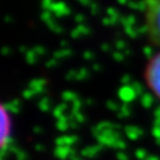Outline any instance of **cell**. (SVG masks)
Wrapping results in <instances>:
<instances>
[{
    "mask_svg": "<svg viewBox=\"0 0 160 160\" xmlns=\"http://www.w3.org/2000/svg\"><path fill=\"white\" fill-rule=\"evenodd\" d=\"M146 33L152 44L160 48V0H140Z\"/></svg>",
    "mask_w": 160,
    "mask_h": 160,
    "instance_id": "1",
    "label": "cell"
},
{
    "mask_svg": "<svg viewBox=\"0 0 160 160\" xmlns=\"http://www.w3.org/2000/svg\"><path fill=\"white\" fill-rule=\"evenodd\" d=\"M143 82L151 94L160 101V50L152 55L145 64Z\"/></svg>",
    "mask_w": 160,
    "mask_h": 160,
    "instance_id": "2",
    "label": "cell"
},
{
    "mask_svg": "<svg viewBox=\"0 0 160 160\" xmlns=\"http://www.w3.org/2000/svg\"><path fill=\"white\" fill-rule=\"evenodd\" d=\"M2 110V128H1V147H5L6 142H7V139L11 137V132H12V118L11 115L7 114L6 112L5 106L1 107Z\"/></svg>",
    "mask_w": 160,
    "mask_h": 160,
    "instance_id": "3",
    "label": "cell"
}]
</instances>
